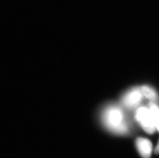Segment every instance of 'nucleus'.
<instances>
[{"mask_svg":"<svg viewBox=\"0 0 159 158\" xmlns=\"http://www.w3.org/2000/svg\"><path fill=\"white\" fill-rule=\"evenodd\" d=\"M135 118L143 129L149 134H152L156 130V126L148 108L141 107L137 109Z\"/></svg>","mask_w":159,"mask_h":158,"instance_id":"nucleus-2","label":"nucleus"},{"mask_svg":"<svg viewBox=\"0 0 159 158\" xmlns=\"http://www.w3.org/2000/svg\"><path fill=\"white\" fill-rule=\"evenodd\" d=\"M137 149L143 158H150L152 151V144L149 140L138 138L135 141Z\"/></svg>","mask_w":159,"mask_h":158,"instance_id":"nucleus-4","label":"nucleus"},{"mask_svg":"<svg viewBox=\"0 0 159 158\" xmlns=\"http://www.w3.org/2000/svg\"><path fill=\"white\" fill-rule=\"evenodd\" d=\"M143 95H144L149 100L155 101L158 99V95L156 92L150 87L148 86H143L140 88Z\"/></svg>","mask_w":159,"mask_h":158,"instance_id":"nucleus-6","label":"nucleus"},{"mask_svg":"<svg viewBox=\"0 0 159 158\" xmlns=\"http://www.w3.org/2000/svg\"><path fill=\"white\" fill-rule=\"evenodd\" d=\"M155 154H158L159 155V142H158V144H157V145L156 147L155 148Z\"/></svg>","mask_w":159,"mask_h":158,"instance_id":"nucleus-7","label":"nucleus"},{"mask_svg":"<svg viewBox=\"0 0 159 158\" xmlns=\"http://www.w3.org/2000/svg\"><path fill=\"white\" fill-rule=\"evenodd\" d=\"M142 95L140 88H132L124 95L122 99V102L127 108H135L141 101Z\"/></svg>","mask_w":159,"mask_h":158,"instance_id":"nucleus-3","label":"nucleus"},{"mask_svg":"<svg viewBox=\"0 0 159 158\" xmlns=\"http://www.w3.org/2000/svg\"><path fill=\"white\" fill-rule=\"evenodd\" d=\"M148 108L155 123L156 129L159 131V108L155 103H149Z\"/></svg>","mask_w":159,"mask_h":158,"instance_id":"nucleus-5","label":"nucleus"},{"mask_svg":"<svg viewBox=\"0 0 159 158\" xmlns=\"http://www.w3.org/2000/svg\"><path fill=\"white\" fill-rule=\"evenodd\" d=\"M102 120L106 126L115 133H125L128 129L124 114L120 108L108 106L102 113Z\"/></svg>","mask_w":159,"mask_h":158,"instance_id":"nucleus-1","label":"nucleus"}]
</instances>
